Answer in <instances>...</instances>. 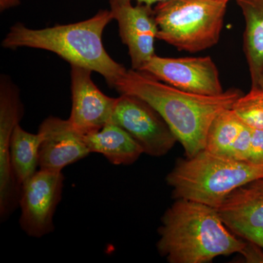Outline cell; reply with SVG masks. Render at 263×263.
Returning <instances> with one entry per match:
<instances>
[{"instance_id":"obj_1","label":"cell","mask_w":263,"mask_h":263,"mask_svg":"<svg viewBox=\"0 0 263 263\" xmlns=\"http://www.w3.org/2000/svg\"><path fill=\"white\" fill-rule=\"evenodd\" d=\"M114 89L122 94L135 95L160 114L186 157L205 149L209 127L221 112L232 108L242 94L230 89L216 96L187 92L155 79L144 71L127 70Z\"/></svg>"},{"instance_id":"obj_2","label":"cell","mask_w":263,"mask_h":263,"mask_svg":"<svg viewBox=\"0 0 263 263\" xmlns=\"http://www.w3.org/2000/svg\"><path fill=\"white\" fill-rule=\"evenodd\" d=\"M157 248L170 263H206L219 256L240 253L246 240L236 238L217 209L177 199L164 212Z\"/></svg>"},{"instance_id":"obj_3","label":"cell","mask_w":263,"mask_h":263,"mask_svg":"<svg viewBox=\"0 0 263 263\" xmlns=\"http://www.w3.org/2000/svg\"><path fill=\"white\" fill-rule=\"evenodd\" d=\"M113 19L110 10H101L82 22L45 29H30L23 24H15L2 46L7 49L27 47L53 52L71 66L98 72L114 88L127 70L112 59L103 46L104 29Z\"/></svg>"},{"instance_id":"obj_4","label":"cell","mask_w":263,"mask_h":263,"mask_svg":"<svg viewBox=\"0 0 263 263\" xmlns=\"http://www.w3.org/2000/svg\"><path fill=\"white\" fill-rule=\"evenodd\" d=\"M260 179L263 166L202 149L178 160L166 181L176 200H191L218 209L234 190Z\"/></svg>"},{"instance_id":"obj_5","label":"cell","mask_w":263,"mask_h":263,"mask_svg":"<svg viewBox=\"0 0 263 263\" xmlns=\"http://www.w3.org/2000/svg\"><path fill=\"white\" fill-rule=\"evenodd\" d=\"M226 2L219 0H168L156 5L157 38L179 51H204L219 42Z\"/></svg>"},{"instance_id":"obj_6","label":"cell","mask_w":263,"mask_h":263,"mask_svg":"<svg viewBox=\"0 0 263 263\" xmlns=\"http://www.w3.org/2000/svg\"><path fill=\"white\" fill-rule=\"evenodd\" d=\"M110 122L127 131L143 153L152 157L167 155L178 142L160 114L135 95L122 94L117 98Z\"/></svg>"},{"instance_id":"obj_7","label":"cell","mask_w":263,"mask_h":263,"mask_svg":"<svg viewBox=\"0 0 263 263\" xmlns=\"http://www.w3.org/2000/svg\"><path fill=\"white\" fill-rule=\"evenodd\" d=\"M65 176L40 169L22 186L19 224L29 237L42 238L54 230L53 216L61 201Z\"/></svg>"},{"instance_id":"obj_8","label":"cell","mask_w":263,"mask_h":263,"mask_svg":"<svg viewBox=\"0 0 263 263\" xmlns=\"http://www.w3.org/2000/svg\"><path fill=\"white\" fill-rule=\"evenodd\" d=\"M24 113L20 90L9 76L0 81V219L5 221L19 206L22 186L15 179L10 157V139Z\"/></svg>"},{"instance_id":"obj_9","label":"cell","mask_w":263,"mask_h":263,"mask_svg":"<svg viewBox=\"0 0 263 263\" xmlns=\"http://www.w3.org/2000/svg\"><path fill=\"white\" fill-rule=\"evenodd\" d=\"M141 71L177 89L193 94H222L217 67L210 57L165 58L155 55Z\"/></svg>"},{"instance_id":"obj_10","label":"cell","mask_w":263,"mask_h":263,"mask_svg":"<svg viewBox=\"0 0 263 263\" xmlns=\"http://www.w3.org/2000/svg\"><path fill=\"white\" fill-rule=\"evenodd\" d=\"M114 19L119 26V35L127 46L132 69L141 70L155 56V41L158 32L155 10L152 6L131 0H108Z\"/></svg>"},{"instance_id":"obj_11","label":"cell","mask_w":263,"mask_h":263,"mask_svg":"<svg viewBox=\"0 0 263 263\" xmlns=\"http://www.w3.org/2000/svg\"><path fill=\"white\" fill-rule=\"evenodd\" d=\"M92 71L71 66L72 108L69 120L83 135L100 130L111 120L117 98L100 91L91 79Z\"/></svg>"},{"instance_id":"obj_12","label":"cell","mask_w":263,"mask_h":263,"mask_svg":"<svg viewBox=\"0 0 263 263\" xmlns=\"http://www.w3.org/2000/svg\"><path fill=\"white\" fill-rule=\"evenodd\" d=\"M42 136L39 152V167L62 172L69 164L89 155L84 135L77 130L69 119L49 117L38 129Z\"/></svg>"},{"instance_id":"obj_13","label":"cell","mask_w":263,"mask_h":263,"mask_svg":"<svg viewBox=\"0 0 263 263\" xmlns=\"http://www.w3.org/2000/svg\"><path fill=\"white\" fill-rule=\"evenodd\" d=\"M217 211L230 231L263 249V179L234 190Z\"/></svg>"},{"instance_id":"obj_14","label":"cell","mask_w":263,"mask_h":263,"mask_svg":"<svg viewBox=\"0 0 263 263\" xmlns=\"http://www.w3.org/2000/svg\"><path fill=\"white\" fill-rule=\"evenodd\" d=\"M252 129L242 122L233 109L223 110L213 121L205 149L214 155L248 162Z\"/></svg>"},{"instance_id":"obj_15","label":"cell","mask_w":263,"mask_h":263,"mask_svg":"<svg viewBox=\"0 0 263 263\" xmlns=\"http://www.w3.org/2000/svg\"><path fill=\"white\" fill-rule=\"evenodd\" d=\"M84 138L90 153L101 154L115 165H129L143 154L130 135L112 122L100 130L85 135Z\"/></svg>"},{"instance_id":"obj_16","label":"cell","mask_w":263,"mask_h":263,"mask_svg":"<svg viewBox=\"0 0 263 263\" xmlns=\"http://www.w3.org/2000/svg\"><path fill=\"white\" fill-rule=\"evenodd\" d=\"M245 19V51L252 87L258 84L263 70V0H236Z\"/></svg>"},{"instance_id":"obj_17","label":"cell","mask_w":263,"mask_h":263,"mask_svg":"<svg viewBox=\"0 0 263 263\" xmlns=\"http://www.w3.org/2000/svg\"><path fill=\"white\" fill-rule=\"evenodd\" d=\"M41 142V133H29L20 124L13 132L10 145V162L15 179L21 186L37 171Z\"/></svg>"},{"instance_id":"obj_18","label":"cell","mask_w":263,"mask_h":263,"mask_svg":"<svg viewBox=\"0 0 263 263\" xmlns=\"http://www.w3.org/2000/svg\"><path fill=\"white\" fill-rule=\"evenodd\" d=\"M232 109L251 129L263 130V88L252 87L248 94L235 102Z\"/></svg>"},{"instance_id":"obj_19","label":"cell","mask_w":263,"mask_h":263,"mask_svg":"<svg viewBox=\"0 0 263 263\" xmlns=\"http://www.w3.org/2000/svg\"><path fill=\"white\" fill-rule=\"evenodd\" d=\"M248 162L263 166V130L252 129Z\"/></svg>"},{"instance_id":"obj_20","label":"cell","mask_w":263,"mask_h":263,"mask_svg":"<svg viewBox=\"0 0 263 263\" xmlns=\"http://www.w3.org/2000/svg\"><path fill=\"white\" fill-rule=\"evenodd\" d=\"M246 241L245 248L240 253L243 256L246 262L263 263V249L253 242Z\"/></svg>"},{"instance_id":"obj_21","label":"cell","mask_w":263,"mask_h":263,"mask_svg":"<svg viewBox=\"0 0 263 263\" xmlns=\"http://www.w3.org/2000/svg\"><path fill=\"white\" fill-rule=\"evenodd\" d=\"M21 0H0V10L1 12L15 8L20 5Z\"/></svg>"},{"instance_id":"obj_22","label":"cell","mask_w":263,"mask_h":263,"mask_svg":"<svg viewBox=\"0 0 263 263\" xmlns=\"http://www.w3.org/2000/svg\"><path fill=\"white\" fill-rule=\"evenodd\" d=\"M131 1H136L138 3L141 4H145L152 6L154 4H158V3H162V2L168 1V0H131Z\"/></svg>"},{"instance_id":"obj_23","label":"cell","mask_w":263,"mask_h":263,"mask_svg":"<svg viewBox=\"0 0 263 263\" xmlns=\"http://www.w3.org/2000/svg\"><path fill=\"white\" fill-rule=\"evenodd\" d=\"M257 86H259V87L263 88V70L262 73H261L260 78H259L258 84H257ZM257 86H255V87H257Z\"/></svg>"},{"instance_id":"obj_24","label":"cell","mask_w":263,"mask_h":263,"mask_svg":"<svg viewBox=\"0 0 263 263\" xmlns=\"http://www.w3.org/2000/svg\"><path fill=\"white\" fill-rule=\"evenodd\" d=\"M219 1L226 2V3H228V1H230V0H219Z\"/></svg>"}]
</instances>
